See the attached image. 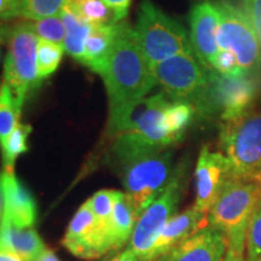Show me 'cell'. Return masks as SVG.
Wrapping results in <instances>:
<instances>
[{
  "instance_id": "1",
  "label": "cell",
  "mask_w": 261,
  "mask_h": 261,
  "mask_svg": "<svg viewBox=\"0 0 261 261\" xmlns=\"http://www.w3.org/2000/svg\"><path fill=\"white\" fill-rule=\"evenodd\" d=\"M100 76L109 97V135L115 138L125 132L133 109L156 85L135 28L127 22L117 23L115 42Z\"/></svg>"
},
{
  "instance_id": "2",
  "label": "cell",
  "mask_w": 261,
  "mask_h": 261,
  "mask_svg": "<svg viewBox=\"0 0 261 261\" xmlns=\"http://www.w3.org/2000/svg\"><path fill=\"white\" fill-rule=\"evenodd\" d=\"M112 151L125 194L138 219L171 182L175 172L173 154L169 149H140L120 138H115Z\"/></svg>"
},
{
  "instance_id": "3",
  "label": "cell",
  "mask_w": 261,
  "mask_h": 261,
  "mask_svg": "<svg viewBox=\"0 0 261 261\" xmlns=\"http://www.w3.org/2000/svg\"><path fill=\"white\" fill-rule=\"evenodd\" d=\"M261 202V182L232 178L207 213L208 226L225 234L228 250L244 257L247 228Z\"/></svg>"
},
{
  "instance_id": "4",
  "label": "cell",
  "mask_w": 261,
  "mask_h": 261,
  "mask_svg": "<svg viewBox=\"0 0 261 261\" xmlns=\"http://www.w3.org/2000/svg\"><path fill=\"white\" fill-rule=\"evenodd\" d=\"M135 32L151 68L177 55L194 54L187 29L151 0L140 3Z\"/></svg>"
},
{
  "instance_id": "5",
  "label": "cell",
  "mask_w": 261,
  "mask_h": 261,
  "mask_svg": "<svg viewBox=\"0 0 261 261\" xmlns=\"http://www.w3.org/2000/svg\"><path fill=\"white\" fill-rule=\"evenodd\" d=\"M219 143L234 178L261 182V112L221 123Z\"/></svg>"
},
{
  "instance_id": "6",
  "label": "cell",
  "mask_w": 261,
  "mask_h": 261,
  "mask_svg": "<svg viewBox=\"0 0 261 261\" xmlns=\"http://www.w3.org/2000/svg\"><path fill=\"white\" fill-rule=\"evenodd\" d=\"M207 87L195 107L196 114L221 122L230 121L252 110L257 98L255 75L241 74L225 76L214 69H207Z\"/></svg>"
},
{
  "instance_id": "7",
  "label": "cell",
  "mask_w": 261,
  "mask_h": 261,
  "mask_svg": "<svg viewBox=\"0 0 261 261\" xmlns=\"http://www.w3.org/2000/svg\"><path fill=\"white\" fill-rule=\"evenodd\" d=\"M38 41L27 22L16 25L10 34L4 83L11 87L21 107L28 94L41 83L38 75Z\"/></svg>"
},
{
  "instance_id": "8",
  "label": "cell",
  "mask_w": 261,
  "mask_h": 261,
  "mask_svg": "<svg viewBox=\"0 0 261 261\" xmlns=\"http://www.w3.org/2000/svg\"><path fill=\"white\" fill-rule=\"evenodd\" d=\"M184 174L185 169L179 166L168 187L140 214L126 248L127 250L146 260L163 227L177 214L178 204L184 190Z\"/></svg>"
},
{
  "instance_id": "9",
  "label": "cell",
  "mask_w": 261,
  "mask_h": 261,
  "mask_svg": "<svg viewBox=\"0 0 261 261\" xmlns=\"http://www.w3.org/2000/svg\"><path fill=\"white\" fill-rule=\"evenodd\" d=\"M220 23L218 46L236 57L244 74L255 75L261 64V45L247 15L228 2L218 3Z\"/></svg>"
},
{
  "instance_id": "10",
  "label": "cell",
  "mask_w": 261,
  "mask_h": 261,
  "mask_svg": "<svg viewBox=\"0 0 261 261\" xmlns=\"http://www.w3.org/2000/svg\"><path fill=\"white\" fill-rule=\"evenodd\" d=\"M152 74L173 102L197 106L207 87V69L194 54H180L156 64Z\"/></svg>"
},
{
  "instance_id": "11",
  "label": "cell",
  "mask_w": 261,
  "mask_h": 261,
  "mask_svg": "<svg viewBox=\"0 0 261 261\" xmlns=\"http://www.w3.org/2000/svg\"><path fill=\"white\" fill-rule=\"evenodd\" d=\"M171 103V98L163 92L144 98L133 109L121 135H127L146 149H169L177 143L165 128V113Z\"/></svg>"
},
{
  "instance_id": "12",
  "label": "cell",
  "mask_w": 261,
  "mask_h": 261,
  "mask_svg": "<svg viewBox=\"0 0 261 261\" xmlns=\"http://www.w3.org/2000/svg\"><path fill=\"white\" fill-rule=\"evenodd\" d=\"M234 178L231 165L223 152H215L204 145L195 168V207L208 213L230 179Z\"/></svg>"
},
{
  "instance_id": "13",
  "label": "cell",
  "mask_w": 261,
  "mask_h": 261,
  "mask_svg": "<svg viewBox=\"0 0 261 261\" xmlns=\"http://www.w3.org/2000/svg\"><path fill=\"white\" fill-rule=\"evenodd\" d=\"M63 246L73 255L86 260L99 259L112 250L87 201L71 219L63 238Z\"/></svg>"
},
{
  "instance_id": "14",
  "label": "cell",
  "mask_w": 261,
  "mask_h": 261,
  "mask_svg": "<svg viewBox=\"0 0 261 261\" xmlns=\"http://www.w3.org/2000/svg\"><path fill=\"white\" fill-rule=\"evenodd\" d=\"M220 12L210 0L197 3L190 12V40L194 55L205 69H213V62L219 52L218 31Z\"/></svg>"
},
{
  "instance_id": "15",
  "label": "cell",
  "mask_w": 261,
  "mask_h": 261,
  "mask_svg": "<svg viewBox=\"0 0 261 261\" xmlns=\"http://www.w3.org/2000/svg\"><path fill=\"white\" fill-rule=\"evenodd\" d=\"M227 252L225 234L205 226L155 261H224Z\"/></svg>"
},
{
  "instance_id": "16",
  "label": "cell",
  "mask_w": 261,
  "mask_h": 261,
  "mask_svg": "<svg viewBox=\"0 0 261 261\" xmlns=\"http://www.w3.org/2000/svg\"><path fill=\"white\" fill-rule=\"evenodd\" d=\"M0 189L4 198V214L14 226L33 227L37 220V203L27 188L15 174L3 172L0 174Z\"/></svg>"
},
{
  "instance_id": "17",
  "label": "cell",
  "mask_w": 261,
  "mask_h": 261,
  "mask_svg": "<svg viewBox=\"0 0 261 261\" xmlns=\"http://www.w3.org/2000/svg\"><path fill=\"white\" fill-rule=\"evenodd\" d=\"M208 226L207 213L198 211L195 205L188 208L181 213H177L167 225L163 227L158 240L146 256L148 261H155L171 250L182 241L200 231L201 228Z\"/></svg>"
},
{
  "instance_id": "18",
  "label": "cell",
  "mask_w": 261,
  "mask_h": 261,
  "mask_svg": "<svg viewBox=\"0 0 261 261\" xmlns=\"http://www.w3.org/2000/svg\"><path fill=\"white\" fill-rule=\"evenodd\" d=\"M0 247L14 253L22 261H37L46 250L34 227H16L5 218L0 223Z\"/></svg>"
},
{
  "instance_id": "19",
  "label": "cell",
  "mask_w": 261,
  "mask_h": 261,
  "mask_svg": "<svg viewBox=\"0 0 261 261\" xmlns=\"http://www.w3.org/2000/svg\"><path fill=\"white\" fill-rule=\"evenodd\" d=\"M117 32V23L93 27L85 44L84 65L102 75L112 54Z\"/></svg>"
},
{
  "instance_id": "20",
  "label": "cell",
  "mask_w": 261,
  "mask_h": 261,
  "mask_svg": "<svg viewBox=\"0 0 261 261\" xmlns=\"http://www.w3.org/2000/svg\"><path fill=\"white\" fill-rule=\"evenodd\" d=\"M137 223L132 204L122 191H114V208L108 240L112 250L120 249L129 242Z\"/></svg>"
},
{
  "instance_id": "21",
  "label": "cell",
  "mask_w": 261,
  "mask_h": 261,
  "mask_svg": "<svg viewBox=\"0 0 261 261\" xmlns=\"http://www.w3.org/2000/svg\"><path fill=\"white\" fill-rule=\"evenodd\" d=\"M64 8L92 27L119 23L113 10L104 0H68Z\"/></svg>"
},
{
  "instance_id": "22",
  "label": "cell",
  "mask_w": 261,
  "mask_h": 261,
  "mask_svg": "<svg viewBox=\"0 0 261 261\" xmlns=\"http://www.w3.org/2000/svg\"><path fill=\"white\" fill-rule=\"evenodd\" d=\"M60 16L65 27V38L63 42L65 52L77 62L84 63L85 44L93 27L80 21L76 16H74L65 8L62 10Z\"/></svg>"
},
{
  "instance_id": "23",
  "label": "cell",
  "mask_w": 261,
  "mask_h": 261,
  "mask_svg": "<svg viewBox=\"0 0 261 261\" xmlns=\"http://www.w3.org/2000/svg\"><path fill=\"white\" fill-rule=\"evenodd\" d=\"M22 107L6 83L0 86V146L5 144L12 130L19 123Z\"/></svg>"
},
{
  "instance_id": "24",
  "label": "cell",
  "mask_w": 261,
  "mask_h": 261,
  "mask_svg": "<svg viewBox=\"0 0 261 261\" xmlns=\"http://www.w3.org/2000/svg\"><path fill=\"white\" fill-rule=\"evenodd\" d=\"M32 132V127L19 122L12 133L6 139L5 144L0 146L4 163V172L15 174V163L22 154L28 150V137Z\"/></svg>"
},
{
  "instance_id": "25",
  "label": "cell",
  "mask_w": 261,
  "mask_h": 261,
  "mask_svg": "<svg viewBox=\"0 0 261 261\" xmlns=\"http://www.w3.org/2000/svg\"><path fill=\"white\" fill-rule=\"evenodd\" d=\"M196 110L192 104L185 102H173L165 113V128L175 142H179L185 129L192 122Z\"/></svg>"
},
{
  "instance_id": "26",
  "label": "cell",
  "mask_w": 261,
  "mask_h": 261,
  "mask_svg": "<svg viewBox=\"0 0 261 261\" xmlns=\"http://www.w3.org/2000/svg\"><path fill=\"white\" fill-rule=\"evenodd\" d=\"M68 0H18V17L28 21L58 16Z\"/></svg>"
},
{
  "instance_id": "27",
  "label": "cell",
  "mask_w": 261,
  "mask_h": 261,
  "mask_svg": "<svg viewBox=\"0 0 261 261\" xmlns=\"http://www.w3.org/2000/svg\"><path fill=\"white\" fill-rule=\"evenodd\" d=\"M64 47L54 42L38 41V75L40 81L47 79L60 67Z\"/></svg>"
},
{
  "instance_id": "28",
  "label": "cell",
  "mask_w": 261,
  "mask_h": 261,
  "mask_svg": "<svg viewBox=\"0 0 261 261\" xmlns=\"http://www.w3.org/2000/svg\"><path fill=\"white\" fill-rule=\"evenodd\" d=\"M114 191L115 190H100L96 192L90 200H87L94 217H96L97 223L99 225L102 232L106 234L107 240L114 208ZM108 242H109V240H108Z\"/></svg>"
},
{
  "instance_id": "29",
  "label": "cell",
  "mask_w": 261,
  "mask_h": 261,
  "mask_svg": "<svg viewBox=\"0 0 261 261\" xmlns=\"http://www.w3.org/2000/svg\"><path fill=\"white\" fill-rule=\"evenodd\" d=\"M27 24L33 33L37 35L38 39L63 46L65 27L60 15L54 16V17L38 19V21H27Z\"/></svg>"
},
{
  "instance_id": "30",
  "label": "cell",
  "mask_w": 261,
  "mask_h": 261,
  "mask_svg": "<svg viewBox=\"0 0 261 261\" xmlns=\"http://www.w3.org/2000/svg\"><path fill=\"white\" fill-rule=\"evenodd\" d=\"M244 261H261V202L254 211L247 228Z\"/></svg>"
},
{
  "instance_id": "31",
  "label": "cell",
  "mask_w": 261,
  "mask_h": 261,
  "mask_svg": "<svg viewBox=\"0 0 261 261\" xmlns=\"http://www.w3.org/2000/svg\"><path fill=\"white\" fill-rule=\"evenodd\" d=\"M213 69L225 76H237V75L244 74L238 67L236 57L230 51L219 50L213 62Z\"/></svg>"
},
{
  "instance_id": "32",
  "label": "cell",
  "mask_w": 261,
  "mask_h": 261,
  "mask_svg": "<svg viewBox=\"0 0 261 261\" xmlns=\"http://www.w3.org/2000/svg\"><path fill=\"white\" fill-rule=\"evenodd\" d=\"M243 9L261 45V0H243Z\"/></svg>"
},
{
  "instance_id": "33",
  "label": "cell",
  "mask_w": 261,
  "mask_h": 261,
  "mask_svg": "<svg viewBox=\"0 0 261 261\" xmlns=\"http://www.w3.org/2000/svg\"><path fill=\"white\" fill-rule=\"evenodd\" d=\"M104 2L113 10V12L116 16L117 22H121L128 15L130 2L132 0H104Z\"/></svg>"
},
{
  "instance_id": "34",
  "label": "cell",
  "mask_w": 261,
  "mask_h": 261,
  "mask_svg": "<svg viewBox=\"0 0 261 261\" xmlns=\"http://www.w3.org/2000/svg\"><path fill=\"white\" fill-rule=\"evenodd\" d=\"M18 17V0H0V19Z\"/></svg>"
},
{
  "instance_id": "35",
  "label": "cell",
  "mask_w": 261,
  "mask_h": 261,
  "mask_svg": "<svg viewBox=\"0 0 261 261\" xmlns=\"http://www.w3.org/2000/svg\"><path fill=\"white\" fill-rule=\"evenodd\" d=\"M103 261H148V260L143 259V257L136 255L135 253L125 249L123 252L117 253L116 255L108 257V259L103 260Z\"/></svg>"
},
{
  "instance_id": "36",
  "label": "cell",
  "mask_w": 261,
  "mask_h": 261,
  "mask_svg": "<svg viewBox=\"0 0 261 261\" xmlns=\"http://www.w3.org/2000/svg\"><path fill=\"white\" fill-rule=\"evenodd\" d=\"M0 261H22L17 255L14 253L9 252L5 248L0 247Z\"/></svg>"
},
{
  "instance_id": "37",
  "label": "cell",
  "mask_w": 261,
  "mask_h": 261,
  "mask_svg": "<svg viewBox=\"0 0 261 261\" xmlns=\"http://www.w3.org/2000/svg\"><path fill=\"white\" fill-rule=\"evenodd\" d=\"M37 261H61V260L51 249H47L46 248V250L41 254L40 257H39Z\"/></svg>"
},
{
  "instance_id": "38",
  "label": "cell",
  "mask_w": 261,
  "mask_h": 261,
  "mask_svg": "<svg viewBox=\"0 0 261 261\" xmlns=\"http://www.w3.org/2000/svg\"><path fill=\"white\" fill-rule=\"evenodd\" d=\"M255 79H256V85H257V98H259L261 103V64H260V68L255 73Z\"/></svg>"
},
{
  "instance_id": "39",
  "label": "cell",
  "mask_w": 261,
  "mask_h": 261,
  "mask_svg": "<svg viewBox=\"0 0 261 261\" xmlns=\"http://www.w3.org/2000/svg\"><path fill=\"white\" fill-rule=\"evenodd\" d=\"M224 261H244V257L242 256H238L236 254L231 252V250H228L226 256H225Z\"/></svg>"
},
{
  "instance_id": "40",
  "label": "cell",
  "mask_w": 261,
  "mask_h": 261,
  "mask_svg": "<svg viewBox=\"0 0 261 261\" xmlns=\"http://www.w3.org/2000/svg\"><path fill=\"white\" fill-rule=\"evenodd\" d=\"M3 214H4V198H3V192L0 189V223H2Z\"/></svg>"
}]
</instances>
